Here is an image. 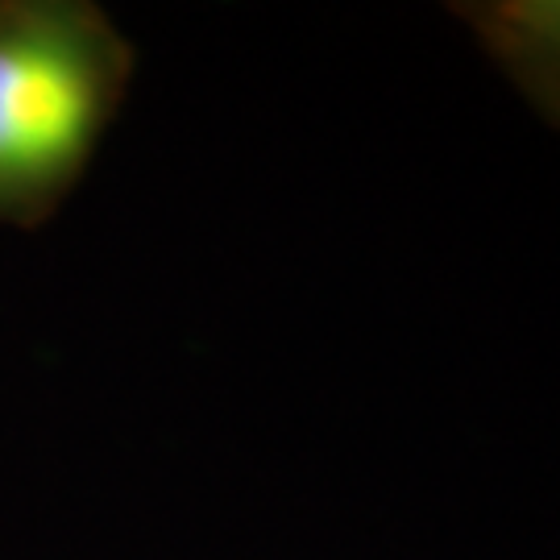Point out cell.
Wrapping results in <instances>:
<instances>
[{"label":"cell","mask_w":560,"mask_h":560,"mask_svg":"<svg viewBox=\"0 0 560 560\" xmlns=\"http://www.w3.org/2000/svg\"><path fill=\"white\" fill-rule=\"evenodd\" d=\"M133 46L88 0H0V224L50 221L133 80Z\"/></svg>","instance_id":"1"},{"label":"cell","mask_w":560,"mask_h":560,"mask_svg":"<svg viewBox=\"0 0 560 560\" xmlns=\"http://www.w3.org/2000/svg\"><path fill=\"white\" fill-rule=\"evenodd\" d=\"M557 9L548 4H499V9H481L478 30L486 34L490 50L506 62V71L523 83V88H536L548 80L552 88V71L544 67V55L557 59Z\"/></svg>","instance_id":"2"}]
</instances>
